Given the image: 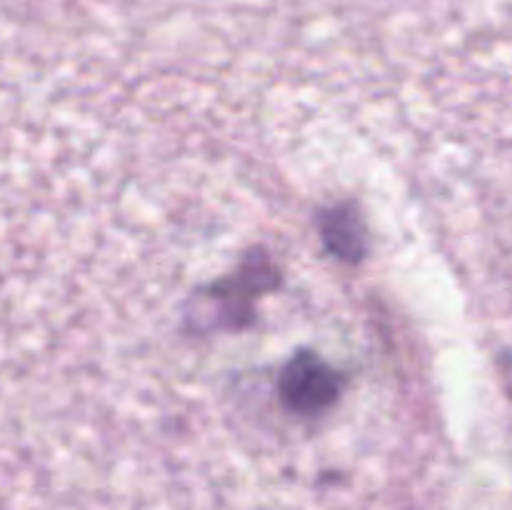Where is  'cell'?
<instances>
[{
	"label": "cell",
	"instance_id": "obj_1",
	"mask_svg": "<svg viewBox=\"0 0 512 510\" xmlns=\"http://www.w3.org/2000/svg\"><path fill=\"white\" fill-rule=\"evenodd\" d=\"M335 370H330L323 360L313 355H300L285 368L280 390H283L285 403L298 413L315 415L335 403L338 398V378Z\"/></svg>",
	"mask_w": 512,
	"mask_h": 510
}]
</instances>
